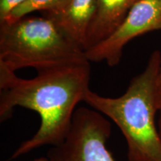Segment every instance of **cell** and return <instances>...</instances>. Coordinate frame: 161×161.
Masks as SVG:
<instances>
[{
    "instance_id": "obj_1",
    "label": "cell",
    "mask_w": 161,
    "mask_h": 161,
    "mask_svg": "<svg viewBox=\"0 0 161 161\" xmlns=\"http://www.w3.org/2000/svg\"><path fill=\"white\" fill-rule=\"evenodd\" d=\"M90 62L37 72L24 79L0 64V120L11 117L14 108H26L40 118L37 131L24 141L10 160L45 146H55L67 136L72 118L90 89Z\"/></svg>"
},
{
    "instance_id": "obj_2",
    "label": "cell",
    "mask_w": 161,
    "mask_h": 161,
    "mask_svg": "<svg viewBox=\"0 0 161 161\" xmlns=\"http://www.w3.org/2000/svg\"><path fill=\"white\" fill-rule=\"evenodd\" d=\"M160 69L161 53L154 51L122 96L107 97L90 90L84 99L119 128L126 140L128 161H161V137L155 122Z\"/></svg>"
},
{
    "instance_id": "obj_3",
    "label": "cell",
    "mask_w": 161,
    "mask_h": 161,
    "mask_svg": "<svg viewBox=\"0 0 161 161\" xmlns=\"http://www.w3.org/2000/svg\"><path fill=\"white\" fill-rule=\"evenodd\" d=\"M89 62L81 46L46 17L27 16L0 25V64L37 72Z\"/></svg>"
},
{
    "instance_id": "obj_4",
    "label": "cell",
    "mask_w": 161,
    "mask_h": 161,
    "mask_svg": "<svg viewBox=\"0 0 161 161\" xmlns=\"http://www.w3.org/2000/svg\"><path fill=\"white\" fill-rule=\"evenodd\" d=\"M111 123L97 110L80 107L76 109L67 136L52 146L49 161H116L108 148Z\"/></svg>"
},
{
    "instance_id": "obj_5",
    "label": "cell",
    "mask_w": 161,
    "mask_h": 161,
    "mask_svg": "<svg viewBox=\"0 0 161 161\" xmlns=\"http://www.w3.org/2000/svg\"><path fill=\"white\" fill-rule=\"evenodd\" d=\"M156 30H161V0H140L108 37L86 50V59L90 63L104 61L109 66H117L127 44Z\"/></svg>"
},
{
    "instance_id": "obj_6",
    "label": "cell",
    "mask_w": 161,
    "mask_h": 161,
    "mask_svg": "<svg viewBox=\"0 0 161 161\" xmlns=\"http://www.w3.org/2000/svg\"><path fill=\"white\" fill-rule=\"evenodd\" d=\"M98 0H69L63 8L42 15L52 19L72 41L84 49L86 32L97 7Z\"/></svg>"
},
{
    "instance_id": "obj_7",
    "label": "cell",
    "mask_w": 161,
    "mask_h": 161,
    "mask_svg": "<svg viewBox=\"0 0 161 161\" xmlns=\"http://www.w3.org/2000/svg\"><path fill=\"white\" fill-rule=\"evenodd\" d=\"M140 0H98L96 13L86 32L84 50L90 49L108 37Z\"/></svg>"
},
{
    "instance_id": "obj_8",
    "label": "cell",
    "mask_w": 161,
    "mask_h": 161,
    "mask_svg": "<svg viewBox=\"0 0 161 161\" xmlns=\"http://www.w3.org/2000/svg\"><path fill=\"white\" fill-rule=\"evenodd\" d=\"M68 2L69 0H26L25 3L14 10L8 19L0 23V25L12 23L36 11H40L42 14L59 11L63 8Z\"/></svg>"
},
{
    "instance_id": "obj_9",
    "label": "cell",
    "mask_w": 161,
    "mask_h": 161,
    "mask_svg": "<svg viewBox=\"0 0 161 161\" xmlns=\"http://www.w3.org/2000/svg\"><path fill=\"white\" fill-rule=\"evenodd\" d=\"M26 0H0V23L5 22L10 14Z\"/></svg>"
},
{
    "instance_id": "obj_10",
    "label": "cell",
    "mask_w": 161,
    "mask_h": 161,
    "mask_svg": "<svg viewBox=\"0 0 161 161\" xmlns=\"http://www.w3.org/2000/svg\"><path fill=\"white\" fill-rule=\"evenodd\" d=\"M156 104L158 111L161 113V80L158 83L156 95Z\"/></svg>"
},
{
    "instance_id": "obj_11",
    "label": "cell",
    "mask_w": 161,
    "mask_h": 161,
    "mask_svg": "<svg viewBox=\"0 0 161 161\" xmlns=\"http://www.w3.org/2000/svg\"><path fill=\"white\" fill-rule=\"evenodd\" d=\"M158 127L159 133H160V137H161V113H160V117H159Z\"/></svg>"
},
{
    "instance_id": "obj_12",
    "label": "cell",
    "mask_w": 161,
    "mask_h": 161,
    "mask_svg": "<svg viewBox=\"0 0 161 161\" xmlns=\"http://www.w3.org/2000/svg\"><path fill=\"white\" fill-rule=\"evenodd\" d=\"M34 161H49V159H48L46 157H41V158L35 159Z\"/></svg>"
},
{
    "instance_id": "obj_13",
    "label": "cell",
    "mask_w": 161,
    "mask_h": 161,
    "mask_svg": "<svg viewBox=\"0 0 161 161\" xmlns=\"http://www.w3.org/2000/svg\"><path fill=\"white\" fill-rule=\"evenodd\" d=\"M161 80V69H160V76H159V82Z\"/></svg>"
}]
</instances>
